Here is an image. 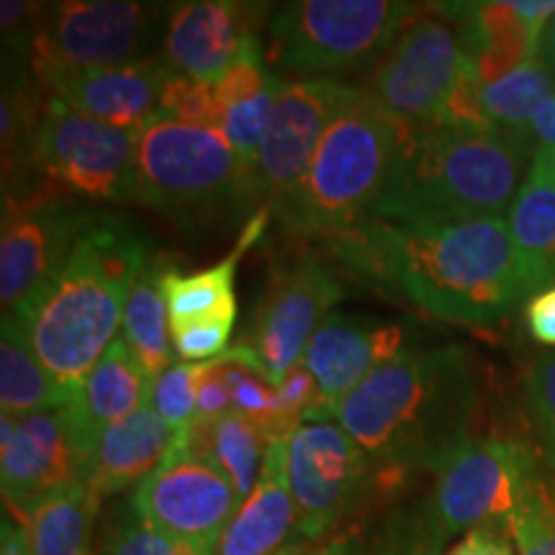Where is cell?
Segmentation results:
<instances>
[{"mask_svg": "<svg viewBox=\"0 0 555 555\" xmlns=\"http://www.w3.org/2000/svg\"><path fill=\"white\" fill-rule=\"evenodd\" d=\"M404 129L352 90L324 131L307 176L275 211L294 237L324 245L363 227L397 168Z\"/></svg>", "mask_w": 555, "mask_h": 555, "instance_id": "cell-5", "label": "cell"}, {"mask_svg": "<svg viewBox=\"0 0 555 555\" xmlns=\"http://www.w3.org/2000/svg\"><path fill=\"white\" fill-rule=\"evenodd\" d=\"M270 5L237 0H191L170 5L163 57L172 75L217 86L249 52L262 50L258 24Z\"/></svg>", "mask_w": 555, "mask_h": 555, "instance_id": "cell-17", "label": "cell"}, {"mask_svg": "<svg viewBox=\"0 0 555 555\" xmlns=\"http://www.w3.org/2000/svg\"><path fill=\"white\" fill-rule=\"evenodd\" d=\"M540 470L525 442L509 437H468L435 466L427 509V551L457 532L506 525L530 478Z\"/></svg>", "mask_w": 555, "mask_h": 555, "instance_id": "cell-10", "label": "cell"}, {"mask_svg": "<svg viewBox=\"0 0 555 555\" xmlns=\"http://www.w3.org/2000/svg\"><path fill=\"white\" fill-rule=\"evenodd\" d=\"M242 499L211 461L193 453L183 433L165 461L137 486L131 509L139 519L168 532L217 547Z\"/></svg>", "mask_w": 555, "mask_h": 555, "instance_id": "cell-16", "label": "cell"}, {"mask_svg": "<svg viewBox=\"0 0 555 555\" xmlns=\"http://www.w3.org/2000/svg\"><path fill=\"white\" fill-rule=\"evenodd\" d=\"M193 453L211 461L229 481L240 499H247L262 474L268 448L273 437L266 427L240 412L208 422H193L191 427L180 429Z\"/></svg>", "mask_w": 555, "mask_h": 555, "instance_id": "cell-26", "label": "cell"}, {"mask_svg": "<svg viewBox=\"0 0 555 555\" xmlns=\"http://www.w3.org/2000/svg\"><path fill=\"white\" fill-rule=\"evenodd\" d=\"M163 5L131 0H65L44 5L31 47V75L52 90L75 75L134 65L155 57L165 34Z\"/></svg>", "mask_w": 555, "mask_h": 555, "instance_id": "cell-9", "label": "cell"}, {"mask_svg": "<svg viewBox=\"0 0 555 555\" xmlns=\"http://www.w3.org/2000/svg\"><path fill=\"white\" fill-rule=\"evenodd\" d=\"M157 116H168V119L193 124V127L221 129L224 108H221L214 86L180 78V75H170Z\"/></svg>", "mask_w": 555, "mask_h": 555, "instance_id": "cell-37", "label": "cell"}, {"mask_svg": "<svg viewBox=\"0 0 555 555\" xmlns=\"http://www.w3.org/2000/svg\"><path fill=\"white\" fill-rule=\"evenodd\" d=\"M268 208H260L245 232L240 234L237 247L227 255L217 266L198 270L193 275H180L178 270H170L163 278V294L168 301L170 330L189 327V324L211 322V319H229L237 322V294H234V278H237L240 258L247 253V247L260 237V232L268 224Z\"/></svg>", "mask_w": 555, "mask_h": 555, "instance_id": "cell-25", "label": "cell"}, {"mask_svg": "<svg viewBox=\"0 0 555 555\" xmlns=\"http://www.w3.org/2000/svg\"><path fill=\"white\" fill-rule=\"evenodd\" d=\"M278 555H307V543H294V545H288L286 551H281Z\"/></svg>", "mask_w": 555, "mask_h": 555, "instance_id": "cell-47", "label": "cell"}, {"mask_svg": "<svg viewBox=\"0 0 555 555\" xmlns=\"http://www.w3.org/2000/svg\"><path fill=\"white\" fill-rule=\"evenodd\" d=\"M538 159V157H535ZM543 163L547 165V168H551V172H553V178H555V155L553 157H547V159H543Z\"/></svg>", "mask_w": 555, "mask_h": 555, "instance_id": "cell-48", "label": "cell"}, {"mask_svg": "<svg viewBox=\"0 0 555 555\" xmlns=\"http://www.w3.org/2000/svg\"><path fill=\"white\" fill-rule=\"evenodd\" d=\"M170 75L157 54L134 65L75 75L57 82L50 93L93 119L142 131L159 114Z\"/></svg>", "mask_w": 555, "mask_h": 555, "instance_id": "cell-22", "label": "cell"}, {"mask_svg": "<svg viewBox=\"0 0 555 555\" xmlns=\"http://www.w3.org/2000/svg\"><path fill=\"white\" fill-rule=\"evenodd\" d=\"M525 296L555 286V178L543 159H532L515 204L506 214Z\"/></svg>", "mask_w": 555, "mask_h": 555, "instance_id": "cell-24", "label": "cell"}, {"mask_svg": "<svg viewBox=\"0 0 555 555\" xmlns=\"http://www.w3.org/2000/svg\"><path fill=\"white\" fill-rule=\"evenodd\" d=\"M150 258L147 237L129 219L90 211L54 275L29 304L11 311L67 399L116 339L131 286Z\"/></svg>", "mask_w": 555, "mask_h": 555, "instance_id": "cell-2", "label": "cell"}, {"mask_svg": "<svg viewBox=\"0 0 555 555\" xmlns=\"http://www.w3.org/2000/svg\"><path fill=\"white\" fill-rule=\"evenodd\" d=\"M90 211L65 204L44 185L3 193L0 298L3 314L29 304L54 275L86 227Z\"/></svg>", "mask_w": 555, "mask_h": 555, "instance_id": "cell-15", "label": "cell"}, {"mask_svg": "<svg viewBox=\"0 0 555 555\" xmlns=\"http://www.w3.org/2000/svg\"><path fill=\"white\" fill-rule=\"evenodd\" d=\"M221 358H217L208 367V373L198 384V401H196V422L217 420L232 412V397H229L227 380L221 376Z\"/></svg>", "mask_w": 555, "mask_h": 555, "instance_id": "cell-42", "label": "cell"}, {"mask_svg": "<svg viewBox=\"0 0 555 555\" xmlns=\"http://www.w3.org/2000/svg\"><path fill=\"white\" fill-rule=\"evenodd\" d=\"M466 16L474 67L481 86H494L519 65L538 54L532 39L517 11V0H491V3H461Z\"/></svg>", "mask_w": 555, "mask_h": 555, "instance_id": "cell-27", "label": "cell"}, {"mask_svg": "<svg viewBox=\"0 0 555 555\" xmlns=\"http://www.w3.org/2000/svg\"><path fill=\"white\" fill-rule=\"evenodd\" d=\"M214 360L206 363H172L168 371L150 384L147 404L168 422L170 427L185 429L196 422V401L198 384L206 376Z\"/></svg>", "mask_w": 555, "mask_h": 555, "instance_id": "cell-35", "label": "cell"}, {"mask_svg": "<svg viewBox=\"0 0 555 555\" xmlns=\"http://www.w3.org/2000/svg\"><path fill=\"white\" fill-rule=\"evenodd\" d=\"M538 57L543 60L547 67H553V69H555V16L551 18V24L545 26L543 37H540Z\"/></svg>", "mask_w": 555, "mask_h": 555, "instance_id": "cell-46", "label": "cell"}, {"mask_svg": "<svg viewBox=\"0 0 555 555\" xmlns=\"http://www.w3.org/2000/svg\"><path fill=\"white\" fill-rule=\"evenodd\" d=\"M522 134L532 147V159H547L555 155V99L540 106Z\"/></svg>", "mask_w": 555, "mask_h": 555, "instance_id": "cell-44", "label": "cell"}, {"mask_svg": "<svg viewBox=\"0 0 555 555\" xmlns=\"http://www.w3.org/2000/svg\"><path fill=\"white\" fill-rule=\"evenodd\" d=\"M352 86L335 78L286 80L278 95L255 168L242 185V208L278 211L307 176L324 131L352 95Z\"/></svg>", "mask_w": 555, "mask_h": 555, "instance_id": "cell-13", "label": "cell"}, {"mask_svg": "<svg viewBox=\"0 0 555 555\" xmlns=\"http://www.w3.org/2000/svg\"><path fill=\"white\" fill-rule=\"evenodd\" d=\"M478 386L461 345H414L335 406V420L371 457L376 476L435 470L468 440Z\"/></svg>", "mask_w": 555, "mask_h": 555, "instance_id": "cell-3", "label": "cell"}, {"mask_svg": "<svg viewBox=\"0 0 555 555\" xmlns=\"http://www.w3.org/2000/svg\"><path fill=\"white\" fill-rule=\"evenodd\" d=\"M137 144L139 129L93 119L50 95L34 139V170L57 196L134 204Z\"/></svg>", "mask_w": 555, "mask_h": 555, "instance_id": "cell-11", "label": "cell"}, {"mask_svg": "<svg viewBox=\"0 0 555 555\" xmlns=\"http://www.w3.org/2000/svg\"><path fill=\"white\" fill-rule=\"evenodd\" d=\"M286 80L275 73V78L268 82L253 99L234 103L224 111V119H221V134L229 142V147L234 150V155L240 157L242 170H245V180L249 170L255 168V159H258L262 137H266L270 116H273L275 101L281 95ZM245 185V183H242Z\"/></svg>", "mask_w": 555, "mask_h": 555, "instance_id": "cell-34", "label": "cell"}, {"mask_svg": "<svg viewBox=\"0 0 555 555\" xmlns=\"http://www.w3.org/2000/svg\"><path fill=\"white\" fill-rule=\"evenodd\" d=\"M525 401L538 429L540 446L555 470V352L535 358V363L527 367Z\"/></svg>", "mask_w": 555, "mask_h": 555, "instance_id": "cell-38", "label": "cell"}, {"mask_svg": "<svg viewBox=\"0 0 555 555\" xmlns=\"http://www.w3.org/2000/svg\"><path fill=\"white\" fill-rule=\"evenodd\" d=\"M101 555H214V547L168 535L134 515L108 530Z\"/></svg>", "mask_w": 555, "mask_h": 555, "instance_id": "cell-36", "label": "cell"}, {"mask_svg": "<svg viewBox=\"0 0 555 555\" xmlns=\"http://www.w3.org/2000/svg\"><path fill=\"white\" fill-rule=\"evenodd\" d=\"M506 527L517 555H555V481L538 470Z\"/></svg>", "mask_w": 555, "mask_h": 555, "instance_id": "cell-33", "label": "cell"}, {"mask_svg": "<svg viewBox=\"0 0 555 555\" xmlns=\"http://www.w3.org/2000/svg\"><path fill=\"white\" fill-rule=\"evenodd\" d=\"M525 324L535 343L555 347V286L540 291L527 301Z\"/></svg>", "mask_w": 555, "mask_h": 555, "instance_id": "cell-43", "label": "cell"}, {"mask_svg": "<svg viewBox=\"0 0 555 555\" xmlns=\"http://www.w3.org/2000/svg\"><path fill=\"white\" fill-rule=\"evenodd\" d=\"M339 296L337 275L317 255L296 253L273 268L245 339L273 384H281L291 367L301 363L309 339Z\"/></svg>", "mask_w": 555, "mask_h": 555, "instance_id": "cell-14", "label": "cell"}, {"mask_svg": "<svg viewBox=\"0 0 555 555\" xmlns=\"http://www.w3.org/2000/svg\"><path fill=\"white\" fill-rule=\"evenodd\" d=\"M99 504L80 478L37 499L21 515L34 555H90V530Z\"/></svg>", "mask_w": 555, "mask_h": 555, "instance_id": "cell-29", "label": "cell"}, {"mask_svg": "<svg viewBox=\"0 0 555 555\" xmlns=\"http://www.w3.org/2000/svg\"><path fill=\"white\" fill-rule=\"evenodd\" d=\"M221 376L227 380L229 397H232V412H240L266 427L273 437V422L278 414L275 384L266 376L255 352L245 343L221 356Z\"/></svg>", "mask_w": 555, "mask_h": 555, "instance_id": "cell-32", "label": "cell"}, {"mask_svg": "<svg viewBox=\"0 0 555 555\" xmlns=\"http://www.w3.org/2000/svg\"><path fill=\"white\" fill-rule=\"evenodd\" d=\"M555 99V69L532 57L494 86L481 88V108L486 121L496 129L522 131L540 106Z\"/></svg>", "mask_w": 555, "mask_h": 555, "instance_id": "cell-31", "label": "cell"}, {"mask_svg": "<svg viewBox=\"0 0 555 555\" xmlns=\"http://www.w3.org/2000/svg\"><path fill=\"white\" fill-rule=\"evenodd\" d=\"M242 183L240 157L219 129L155 116L139 131L134 204L198 224L224 206L240 211Z\"/></svg>", "mask_w": 555, "mask_h": 555, "instance_id": "cell-7", "label": "cell"}, {"mask_svg": "<svg viewBox=\"0 0 555 555\" xmlns=\"http://www.w3.org/2000/svg\"><path fill=\"white\" fill-rule=\"evenodd\" d=\"M232 330L234 322H229V319H211V322L170 330V337L180 360H185V363H206V360H217L224 356Z\"/></svg>", "mask_w": 555, "mask_h": 555, "instance_id": "cell-39", "label": "cell"}, {"mask_svg": "<svg viewBox=\"0 0 555 555\" xmlns=\"http://www.w3.org/2000/svg\"><path fill=\"white\" fill-rule=\"evenodd\" d=\"M0 555H34L29 532H26L24 525L3 519V530H0Z\"/></svg>", "mask_w": 555, "mask_h": 555, "instance_id": "cell-45", "label": "cell"}, {"mask_svg": "<svg viewBox=\"0 0 555 555\" xmlns=\"http://www.w3.org/2000/svg\"><path fill=\"white\" fill-rule=\"evenodd\" d=\"M506 525H483L463 535L446 555H517Z\"/></svg>", "mask_w": 555, "mask_h": 555, "instance_id": "cell-41", "label": "cell"}, {"mask_svg": "<svg viewBox=\"0 0 555 555\" xmlns=\"http://www.w3.org/2000/svg\"><path fill=\"white\" fill-rule=\"evenodd\" d=\"M178 433L180 429L170 427L144 401L134 414L103 433L95 448L80 461L78 478L99 502L119 494L131 483L139 486L165 461Z\"/></svg>", "mask_w": 555, "mask_h": 555, "instance_id": "cell-23", "label": "cell"}, {"mask_svg": "<svg viewBox=\"0 0 555 555\" xmlns=\"http://www.w3.org/2000/svg\"><path fill=\"white\" fill-rule=\"evenodd\" d=\"M365 450L337 420H307L288 437V481L301 543L324 540L363 504L376 483Z\"/></svg>", "mask_w": 555, "mask_h": 555, "instance_id": "cell-12", "label": "cell"}, {"mask_svg": "<svg viewBox=\"0 0 555 555\" xmlns=\"http://www.w3.org/2000/svg\"><path fill=\"white\" fill-rule=\"evenodd\" d=\"M414 345L420 343L404 324L332 311L309 339L301 365L317 380L322 397L337 406L376 367Z\"/></svg>", "mask_w": 555, "mask_h": 555, "instance_id": "cell-18", "label": "cell"}, {"mask_svg": "<svg viewBox=\"0 0 555 555\" xmlns=\"http://www.w3.org/2000/svg\"><path fill=\"white\" fill-rule=\"evenodd\" d=\"M65 401V391L41 367L16 317L3 314V332H0V406H3V414L26 416L57 412Z\"/></svg>", "mask_w": 555, "mask_h": 555, "instance_id": "cell-30", "label": "cell"}, {"mask_svg": "<svg viewBox=\"0 0 555 555\" xmlns=\"http://www.w3.org/2000/svg\"><path fill=\"white\" fill-rule=\"evenodd\" d=\"M327 249L412 307L461 327H496L527 298L504 219H367L356 232L327 242Z\"/></svg>", "mask_w": 555, "mask_h": 555, "instance_id": "cell-1", "label": "cell"}, {"mask_svg": "<svg viewBox=\"0 0 555 555\" xmlns=\"http://www.w3.org/2000/svg\"><path fill=\"white\" fill-rule=\"evenodd\" d=\"M532 147L525 134L496 127L404 131L397 168L371 219L406 224L502 219L525 183Z\"/></svg>", "mask_w": 555, "mask_h": 555, "instance_id": "cell-4", "label": "cell"}, {"mask_svg": "<svg viewBox=\"0 0 555 555\" xmlns=\"http://www.w3.org/2000/svg\"><path fill=\"white\" fill-rule=\"evenodd\" d=\"M80 461L57 412L0 416L3 499L21 517L50 491L78 481Z\"/></svg>", "mask_w": 555, "mask_h": 555, "instance_id": "cell-19", "label": "cell"}, {"mask_svg": "<svg viewBox=\"0 0 555 555\" xmlns=\"http://www.w3.org/2000/svg\"><path fill=\"white\" fill-rule=\"evenodd\" d=\"M474 67L461 3L416 9L356 88L404 131L440 127L457 82Z\"/></svg>", "mask_w": 555, "mask_h": 555, "instance_id": "cell-6", "label": "cell"}, {"mask_svg": "<svg viewBox=\"0 0 555 555\" xmlns=\"http://www.w3.org/2000/svg\"><path fill=\"white\" fill-rule=\"evenodd\" d=\"M399 547L365 530H345L324 538L309 555H397Z\"/></svg>", "mask_w": 555, "mask_h": 555, "instance_id": "cell-40", "label": "cell"}, {"mask_svg": "<svg viewBox=\"0 0 555 555\" xmlns=\"http://www.w3.org/2000/svg\"><path fill=\"white\" fill-rule=\"evenodd\" d=\"M420 9L399 0H296L270 13V67L314 75L371 65Z\"/></svg>", "mask_w": 555, "mask_h": 555, "instance_id": "cell-8", "label": "cell"}, {"mask_svg": "<svg viewBox=\"0 0 555 555\" xmlns=\"http://www.w3.org/2000/svg\"><path fill=\"white\" fill-rule=\"evenodd\" d=\"M150 384L124 337H116L73 397L57 409L78 461L95 448L106 429L119 425L147 401Z\"/></svg>", "mask_w": 555, "mask_h": 555, "instance_id": "cell-20", "label": "cell"}, {"mask_svg": "<svg viewBox=\"0 0 555 555\" xmlns=\"http://www.w3.org/2000/svg\"><path fill=\"white\" fill-rule=\"evenodd\" d=\"M165 273H168L165 260L152 255L134 286H131L121 322L124 343L150 380H155L159 373H165L172 365L170 317L168 301L163 294Z\"/></svg>", "mask_w": 555, "mask_h": 555, "instance_id": "cell-28", "label": "cell"}, {"mask_svg": "<svg viewBox=\"0 0 555 555\" xmlns=\"http://www.w3.org/2000/svg\"><path fill=\"white\" fill-rule=\"evenodd\" d=\"M288 437L270 442L258 483L229 519L214 555H278L301 543L288 481Z\"/></svg>", "mask_w": 555, "mask_h": 555, "instance_id": "cell-21", "label": "cell"}]
</instances>
